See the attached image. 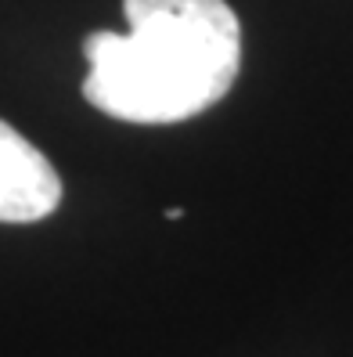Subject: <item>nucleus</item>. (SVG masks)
Masks as SVG:
<instances>
[{
    "label": "nucleus",
    "mask_w": 353,
    "mask_h": 357,
    "mask_svg": "<svg viewBox=\"0 0 353 357\" xmlns=\"http://www.w3.org/2000/svg\"><path fill=\"white\" fill-rule=\"evenodd\" d=\"M127 33L83 40V98L123 123H180L227 98L242 26L227 0H123Z\"/></svg>",
    "instance_id": "1"
},
{
    "label": "nucleus",
    "mask_w": 353,
    "mask_h": 357,
    "mask_svg": "<svg viewBox=\"0 0 353 357\" xmlns=\"http://www.w3.org/2000/svg\"><path fill=\"white\" fill-rule=\"evenodd\" d=\"M61 202V177L51 159L0 119V224H33Z\"/></svg>",
    "instance_id": "2"
}]
</instances>
